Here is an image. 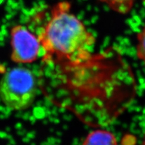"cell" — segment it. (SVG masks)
<instances>
[{
	"mask_svg": "<svg viewBox=\"0 0 145 145\" xmlns=\"http://www.w3.org/2000/svg\"><path fill=\"white\" fill-rule=\"evenodd\" d=\"M82 145H118L115 136L105 130H96L89 134Z\"/></svg>",
	"mask_w": 145,
	"mask_h": 145,
	"instance_id": "277c9868",
	"label": "cell"
},
{
	"mask_svg": "<svg viewBox=\"0 0 145 145\" xmlns=\"http://www.w3.org/2000/svg\"><path fill=\"white\" fill-rule=\"evenodd\" d=\"M142 145H145V136H144V140H143V142H142Z\"/></svg>",
	"mask_w": 145,
	"mask_h": 145,
	"instance_id": "52a82bcc",
	"label": "cell"
},
{
	"mask_svg": "<svg viewBox=\"0 0 145 145\" xmlns=\"http://www.w3.org/2000/svg\"><path fill=\"white\" fill-rule=\"evenodd\" d=\"M117 13L126 14L132 10L135 0H100Z\"/></svg>",
	"mask_w": 145,
	"mask_h": 145,
	"instance_id": "5b68a950",
	"label": "cell"
},
{
	"mask_svg": "<svg viewBox=\"0 0 145 145\" xmlns=\"http://www.w3.org/2000/svg\"><path fill=\"white\" fill-rule=\"evenodd\" d=\"M39 39L44 50L43 61L57 70L88 62L96 56L93 51L95 37L71 12L67 1L53 7Z\"/></svg>",
	"mask_w": 145,
	"mask_h": 145,
	"instance_id": "6da1fadb",
	"label": "cell"
},
{
	"mask_svg": "<svg viewBox=\"0 0 145 145\" xmlns=\"http://www.w3.org/2000/svg\"><path fill=\"white\" fill-rule=\"evenodd\" d=\"M137 54L145 66V24L137 36Z\"/></svg>",
	"mask_w": 145,
	"mask_h": 145,
	"instance_id": "8992f818",
	"label": "cell"
},
{
	"mask_svg": "<svg viewBox=\"0 0 145 145\" xmlns=\"http://www.w3.org/2000/svg\"><path fill=\"white\" fill-rule=\"evenodd\" d=\"M10 36L12 61L18 64H26L37 60L41 49L39 37L22 25L14 26Z\"/></svg>",
	"mask_w": 145,
	"mask_h": 145,
	"instance_id": "3957f363",
	"label": "cell"
},
{
	"mask_svg": "<svg viewBox=\"0 0 145 145\" xmlns=\"http://www.w3.org/2000/svg\"><path fill=\"white\" fill-rule=\"evenodd\" d=\"M36 95V77L28 69L12 68L0 79V99L11 110H27L34 104Z\"/></svg>",
	"mask_w": 145,
	"mask_h": 145,
	"instance_id": "7a4b0ae2",
	"label": "cell"
},
{
	"mask_svg": "<svg viewBox=\"0 0 145 145\" xmlns=\"http://www.w3.org/2000/svg\"><path fill=\"white\" fill-rule=\"evenodd\" d=\"M144 3H145V0H144Z\"/></svg>",
	"mask_w": 145,
	"mask_h": 145,
	"instance_id": "ba28073f",
	"label": "cell"
}]
</instances>
